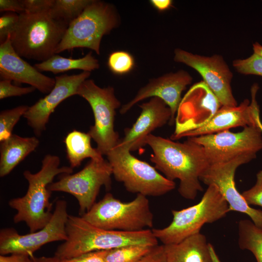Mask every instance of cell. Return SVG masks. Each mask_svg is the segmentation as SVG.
Returning <instances> with one entry per match:
<instances>
[{"instance_id": "obj_11", "label": "cell", "mask_w": 262, "mask_h": 262, "mask_svg": "<svg viewBox=\"0 0 262 262\" xmlns=\"http://www.w3.org/2000/svg\"><path fill=\"white\" fill-rule=\"evenodd\" d=\"M67 203L56 201L53 215L43 228L21 235L14 228H4L0 231V254L7 255L20 254L33 257V254L43 246L67 239L66 224L68 216Z\"/></svg>"}, {"instance_id": "obj_26", "label": "cell", "mask_w": 262, "mask_h": 262, "mask_svg": "<svg viewBox=\"0 0 262 262\" xmlns=\"http://www.w3.org/2000/svg\"><path fill=\"white\" fill-rule=\"evenodd\" d=\"M92 0H54L49 14L69 24L77 18Z\"/></svg>"}, {"instance_id": "obj_14", "label": "cell", "mask_w": 262, "mask_h": 262, "mask_svg": "<svg viewBox=\"0 0 262 262\" xmlns=\"http://www.w3.org/2000/svg\"><path fill=\"white\" fill-rule=\"evenodd\" d=\"M256 158L243 155L228 162L211 164L200 177V180L209 186L215 185L229 205V212L247 215L258 227L262 228V211L250 207L237 190L234 181L237 168Z\"/></svg>"}, {"instance_id": "obj_25", "label": "cell", "mask_w": 262, "mask_h": 262, "mask_svg": "<svg viewBox=\"0 0 262 262\" xmlns=\"http://www.w3.org/2000/svg\"><path fill=\"white\" fill-rule=\"evenodd\" d=\"M238 235L240 248L250 251L257 262H262V228L251 220H241L238 222Z\"/></svg>"}, {"instance_id": "obj_17", "label": "cell", "mask_w": 262, "mask_h": 262, "mask_svg": "<svg viewBox=\"0 0 262 262\" xmlns=\"http://www.w3.org/2000/svg\"><path fill=\"white\" fill-rule=\"evenodd\" d=\"M258 89V84L254 83L251 88V102L246 99L239 106H221L205 125L182 134L179 139L215 133L238 127H262L259 107L256 100Z\"/></svg>"}, {"instance_id": "obj_23", "label": "cell", "mask_w": 262, "mask_h": 262, "mask_svg": "<svg viewBox=\"0 0 262 262\" xmlns=\"http://www.w3.org/2000/svg\"><path fill=\"white\" fill-rule=\"evenodd\" d=\"M91 139V137L88 132L75 130L67 134L64 143L66 157L71 168L79 166L82 161L86 158L98 160L103 158L97 148L92 147Z\"/></svg>"}, {"instance_id": "obj_37", "label": "cell", "mask_w": 262, "mask_h": 262, "mask_svg": "<svg viewBox=\"0 0 262 262\" xmlns=\"http://www.w3.org/2000/svg\"><path fill=\"white\" fill-rule=\"evenodd\" d=\"M0 12L24 13L22 0H0Z\"/></svg>"}, {"instance_id": "obj_12", "label": "cell", "mask_w": 262, "mask_h": 262, "mask_svg": "<svg viewBox=\"0 0 262 262\" xmlns=\"http://www.w3.org/2000/svg\"><path fill=\"white\" fill-rule=\"evenodd\" d=\"M189 138L203 147L210 165L243 155L256 158L262 149V127L257 126L246 127L238 132L226 130Z\"/></svg>"}, {"instance_id": "obj_34", "label": "cell", "mask_w": 262, "mask_h": 262, "mask_svg": "<svg viewBox=\"0 0 262 262\" xmlns=\"http://www.w3.org/2000/svg\"><path fill=\"white\" fill-rule=\"evenodd\" d=\"M54 0H22L25 13L30 14L49 13Z\"/></svg>"}, {"instance_id": "obj_29", "label": "cell", "mask_w": 262, "mask_h": 262, "mask_svg": "<svg viewBox=\"0 0 262 262\" xmlns=\"http://www.w3.org/2000/svg\"><path fill=\"white\" fill-rule=\"evenodd\" d=\"M107 64L113 73L123 75L130 72L135 63L133 57L128 52L116 51L110 54Z\"/></svg>"}, {"instance_id": "obj_21", "label": "cell", "mask_w": 262, "mask_h": 262, "mask_svg": "<svg viewBox=\"0 0 262 262\" xmlns=\"http://www.w3.org/2000/svg\"><path fill=\"white\" fill-rule=\"evenodd\" d=\"M164 245L167 262H213L206 237L200 232L179 243Z\"/></svg>"}, {"instance_id": "obj_10", "label": "cell", "mask_w": 262, "mask_h": 262, "mask_svg": "<svg viewBox=\"0 0 262 262\" xmlns=\"http://www.w3.org/2000/svg\"><path fill=\"white\" fill-rule=\"evenodd\" d=\"M111 165L104 158L90 159L80 171L75 174H62L60 179L49 186L51 192H63L73 196L77 200L79 214L82 216L96 202L100 188L111 189Z\"/></svg>"}, {"instance_id": "obj_30", "label": "cell", "mask_w": 262, "mask_h": 262, "mask_svg": "<svg viewBox=\"0 0 262 262\" xmlns=\"http://www.w3.org/2000/svg\"><path fill=\"white\" fill-rule=\"evenodd\" d=\"M232 64L241 74L262 77V57L255 52L247 58L235 60Z\"/></svg>"}, {"instance_id": "obj_35", "label": "cell", "mask_w": 262, "mask_h": 262, "mask_svg": "<svg viewBox=\"0 0 262 262\" xmlns=\"http://www.w3.org/2000/svg\"><path fill=\"white\" fill-rule=\"evenodd\" d=\"M106 250L88 252L70 259L60 260L61 262H106Z\"/></svg>"}, {"instance_id": "obj_7", "label": "cell", "mask_w": 262, "mask_h": 262, "mask_svg": "<svg viewBox=\"0 0 262 262\" xmlns=\"http://www.w3.org/2000/svg\"><path fill=\"white\" fill-rule=\"evenodd\" d=\"M115 7L101 0H92L81 14L68 25L55 54L77 48L90 49L99 55L103 36L119 25Z\"/></svg>"}, {"instance_id": "obj_8", "label": "cell", "mask_w": 262, "mask_h": 262, "mask_svg": "<svg viewBox=\"0 0 262 262\" xmlns=\"http://www.w3.org/2000/svg\"><path fill=\"white\" fill-rule=\"evenodd\" d=\"M115 180L127 191L146 196H159L175 188L176 184L149 164L131 153L127 146L118 145L106 155Z\"/></svg>"}, {"instance_id": "obj_33", "label": "cell", "mask_w": 262, "mask_h": 262, "mask_svg": "<svg viewBox=\"0 0 262 262\" xmlns=\"http://www.w3.org/2000/svg\"><path fill=\"white\" fill-rule=\"evenodd\" d=\"M11 81L1 80L0 81V99L11 97L21 96L34 91L36 89L33 86L22 87L13 85Z\"/></svg>"}, {"instance_id": "obj_42", "label": "cell", "mask_w": 262, "mask_h": 262, "mask_svg": "<svg viewBox=\"0 0 262 262\" xmlns=\"http://www.w3.org/2000/svg\"><path fill=\"white\" fill-rule=\"evenodd\" d=\"M253 50L258 55L262 57V45L258 42H255L253 44Z\"/></svg>"}, {"instance_id": "obj_40", "label": "cell", "mask_w": 262, "mask_h": 262, "mask_svg": "<svg viewBox=\"0 0 262 262\" xmlns=\"http://www.w3.org/2000/svg\"><path fill=\"white\" fill-rule=\"evenodd\" d=\"M33 262H61V260L54 256L53 257H41L39 258L33 257Z\"/></svg>"}, {"instance_id": "obj_6", "label": "cell", "mask_w": 262, "mask_h": 262, "mask_svg": "<svg viewBox=\"0 0 262 262\" xmlns=\"http://www.w3.org/2000/svg\"><path fill=\"white\" fill-rule=\"evenodd\" d=\"M82 217L92 225L107 230L134 232L153 226L149 200L141 194L125 202L108 193Z\"/></svg>"}, {"instance_id": "obj_36", "label": "cell", "mask_w": 262, "mask_h": 262, "mask_svg": "<svg viewBox=\"0 0 262 262\" xmlns=\"http://www.w3.org/2000/svg\"><path fill=\"white\" fill-rule=\"evenodd\" d=\"M137 262H167L164 245L154 246Z\"/></svg>"}, {"instance_id": "obj_32", "label": "cell", "mask_w": 262, "mask_h": 262, "mask_svg": "<svg viewBox=\"0 0 262 262\" xmlns=\"http://www.w3.org/2000/svg\"><path fill=\"white\" fill-rule=\"evenodd\" d=\"M241 194L249 206L253 205L262 207V170L257 174L254 185Z\"/></svg>"}, {"instance_id": "obj_5", "label": "cell", "mask_w": 262, "mask_h": 262, "mask_svg": "<svg viewBox=\"0 0 262 262\" xmlns=\"http://www.w3.org/2000/svg\"><path fill=\"white\" fill-rule=\"evenodd\" d=\"M229 212L228 203L218 188L211 184L198 203L180 210H172L173 219L170 224L152 231L163 245L177 244L199 233L204 224L214 222Z\"/></svg>"}, {"instance_id": "obj_20", "label": "cell", "mask_w": 262, "mask_h": 262, "mask_svg": "<svg viewBox=\"0 0 262 262\" xmlns=\"http://www.w3.org/2000/svg\"><path fill=\"white\" fill-rule=\"evenodd\" d=\"M139 107L141 109L140 115L131 128L126 129L125 136L118 143L128 147L131 151L146 145L147 136L155 129L169 123L172 118L170 108L159 98L152 97Z\"/></svg>"}, {"instance_id": "obj_9", "label": "cell", "mask_w": 262, "mask_h": 262, "mask_svg": "<svg viewBox=\"0 0 262 262\" xmlns=\"http://www.w3.org/2000/svg\"><path fill=\"white\" fill-rule=\"evenodd\" d=\"M77 95L84 98L92 109L95 122L88 133L97 143V149L102 155H106L120 140L114 129L116 110L121 104L114 88L100 87L92 79H87L79 86Z\"/></svg>"}, {"instance_id": "obj_18", "label": "cell", "mask_w": 262, "mask_h": 262, "mask_svg": "<svg viewBox=\"0 0 262 262\" xmlns=\"http://www.w3.org/2000/svg\"><path fill=\"white\" fill-rule=\"evenodd\" d=\"M192 81L191 75L183 70L151 79L147 84L139 90L134 98L122 106L120 113L122 115L126 113L135 104L146 98L157 97L170 108L172 118L169 124L172 125L175 121V115L182 99L181 93Z\"/></svg>"}, {"instance_id": "obj_27", "label": "cell", "mask_w": 262, "mask_h": 262, "mask_svg": "<svg viewBox=\"0 0 262 262\" xmlns=\"http://www.w3.org/2000/svg\"><path fill=\"white\" fill-rule=\"evenodd\" d=\"M153 246L130 245L106 250L105 260L106 262H137Z\"/></svg>"}, {"instance_id": "obj_4", "label": "cell", "mask_w": 262, "mask_h": 262, "mask_svg": "<svg viewBox=\"0 0 262 262\" xmlns=\"http://www.w3.org/2000/svg\"><path fill=\"white\" fill-rule=\"evenodd\" d=\"M68 25L49 13H22L10 37L12 46L21 57L45 61L55 54Z\"/></svg>"}, {"instance_id": "obj_28", "label": "cell", "mask_w": 262, "mask_h": 262, "mask_svg": "<svg viewBox=\"0 0 262 262\" xmlns=\"http://www.w3.org/2000/svg\"><path fill=\"white\" fill-rule=\"evenodd\" d=\"M29 106L20 105L11 109L3 110L0 113V142H1L12 134L13 130L27 111Z\"/></svg>"}, {"instance_id": "obj_31", "label": "cell", "mask_w": 262, "mask_h": 262, "mask_svg": "<svg viewBox=\"0 0 262 262\" xmlns=\"http://www.w3.org/2000/svg\"><path fill=\"white\" fill-rule=\"evenodd\" d=\"M19 14L5 12L0 17V43L4 42L15 32L17 26Z\"/></svg>"}, {"instance_id": "obj_16", "label": "cell", "mask_w": 262, "mask_h": 262, "mask_svg": "<svg viewBox=\"0 0 262 262\" xmlns=\"http://www.w3.org/2000/svg\"><path fill=\"white\" fill-rule=\"evenodd\" d=\"M90 74V72L83 71L78 74L55 76V85L51 91L29 107L23 117L36 136H40L46 130L49 116L57 106L67 98L77 95L79 86Z\"/></svg>"}, {"instance_id": "obj_38", "label": "cell", "mask_w": 262, "mask_h": 262, "mask_svg": "<svg viewBox=\"0 0 262 262\" xmlns=\"http://www.w3.org/2000/svg\"><path fill=\"white\" fill-rule=\"evenodd\" d=\"M33 257L20 254H11L0 256V262H33Z\"/></svg>"}, {"instance_id": "obj_39", "label": "cell", "mask_w": 262, "mask_h": 262, "mask_svg": "<svg viewBox=\"0 0 262 262\" xmlns=\"http://www.w3.org/2000/svg\"><path fill=\"white\" fill-rule=\"evenodd\" d=\"M150 2L158 11H164L170 7L172 1L171 0H151Z\"/></svg>"}, {"instance_id": "obj_24", "label": "cell", "mask_w": 262, "mask_h": 262, "mask_svg": "<svg viewBox=\"0 0 262 262\" xmlns=\"http://www.w3.org/2000/svg\"><path fill=\"white\" fill-rule=\"evenodd\" d=\"M34 66L40 72L48 71L58 74L73 69L91 72L98 69L99 64L90 51L84 57L78 59L67 58L55 54L45 61L35 64Z\"/></svg>"}, {"instance_id": "obj_15", "label": "cell", "mask_w": 262, "mask_h": 262, "mask_svg": "<svg viewBox=\"0 0 262 262\" xmlns=\"http://www.w3.org/2000/svg\"><path fill=\"white\" fill-rule=\"evenodd\" d=\"M221 105L202 81L193 85L182 98L175 117V129L170 139L176 140L188 131L198 129L213 116Z\"/></svg>"}, {"instance_id": "obj_22", "label": "cell", "mask_w": 262, "mask_h": 262, "mask_svg": "<svg viewBox=\"0 0 262 262\" xmlns=\"http://www.w3.org/2000/svg\"><path fill=\"white\" fill-rule=\"evenodd\" d=\"M39 144L36 137H23L16 134L0 142V177L8 175Z\"/></svg>"}, {"instance_id": "obj_41", "label": "cell", "mask_w": 262, "mask_h": 262, "mask_svg": "<svg viewBox=\"0 0 262 262\" xmlns=\"http://www.w3.org/2000/svg\"><path fill=\"white\" fill-rule=\"evenodd\" d=\"M209 247L213 262H221L216 253L213 246L211 244L209 243Z\"/></svg>"}, {"instance_id": "obj_3", "label": "cell", "mask_w": 262, "mask_h": 262, "mask_svg": "<svg viewBox=\"0 0 262 262\" xmlns=\"http://www.w3.org/2000/svg\"><path fill=\"white\" fill-rule=\"evenodd\" d=\"M41 163L40 169L35 173L24 171L23 176L28 182L27 191L24 196L12 198L8 203L16 211L14 222H25L30 232L43 228L52 217V204L49 200L51 191L49 186L55 177L73 172L70 166L59 167L60 159L56 155H46Z\"/></svg>"}, {"instance_id": "obj_2", "label": "cell", "mask_w": 262, "mask_h": 262, "mask_svg": "<svg viewBox=\"0 0 262 262\" xmlns=\"http://www.w3.org/2000/svg\"><path fill=\"white\" fill-rule=\"evenodd\" d=\"M66 232L67 239L55 252L54 256L61 260L130 245H158V240L150 229L134 232L107 230L92 225L81 216L68 215Z\"/></svg>"}, {"instance_id": "obj_19", "label": "cell", "mask_w": 262, "mask_h": 262, "mask_svg": "<svg viewBox=\"0 0 262 262\" xmlns=\"http://www.w3.org/2000/svg\"><path fill=\"white\" fill-rule=\"evenodd\" d=\"M10 37L0 45L1 80L26 83L43 94H49L54 86L55 79L44 75L22 59L13 48Z\"/></svg>"}, {"instance_id": "obj_13", "label": "cell", "mask_w": 262, "mask_h": 262, "mask_svg": "<svg viewBox=\"0 0 262 262\" xmlns=\"http://www.w3.org/2000/svg\"><path fill=\"white\" fill-rule=\"evenodd\" d=\"M174 60L197 71L221 106H237L231 87L233 74L221 56H205L177 49L174 51Z\"/></svg>"}, {"instance_id": "obj_1", "label": "cell", "mask_w": 262, "mask_h": 262, "mask_svg": "<svg viewBox=\"0 0 262 262\" xmlns=\"http://www.w3.org/2000/svg\"><path fill=\"white\" fill-rule=\"evenodd\" d=\"M146 144L152 149L150 160L168 180H180L179 194L194 199L203 190L200 177L210 164L202 146L188 138L183 143L150 134Z\"/></svg>"}]
</instances>
